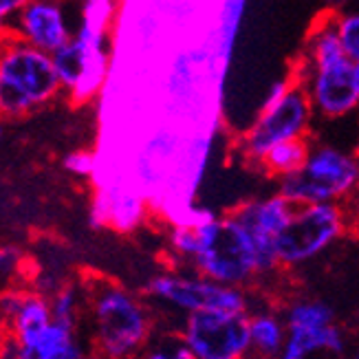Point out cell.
Instances as JSON below:
<instances>
[{
    "mask_svg": "<svg viewBox=\"0 0 359 359\" xmlns=\"http://www.w3.org/2000/svg\"><path fill=\"white\" fill-rule=\"evenodd\" d=\"M287 329H318L335 324V313L329 302L320 298H295L285 306Z\"/></svg>",
    "mask_w": 359,
    "mask_h": 359,
    "instance_id": "cell-18",
    "label": "cell"
},
{
    "mask_svg": "<svg viewBox=\"0 0 359 359\" xmlns=\"http://www.w3.org/2000/svg\"><path fill=\"white\" fill-rule=\"evenodd\" d=\"M5 359H93V351L82 326L53 320L34 335H7Z\"/></svg>",
    "mask_w": 359,
    "mask_h": 359,
    "instance_id": "cell-13",
    "label": "cell"
},
{
    "mask_svg": "<svg viewBox=\"0 0 359 359\" xmlns=\"http://www.w3.org/2000/svg\"><path fill=\"white\" fill-rule=\"evenodd\" d=\"M249 344L254 359H278L283 353L289 329L283 311L276 309H254L247 313Z\"/></svg>",
    "mask_w": 359,
    "mask_h": 359,
    "instance_id": "cell-16",
    "label": "cell"
},
{
    "mask_svg": "<svg viewBox=\"0 0 359 359\" xmlns=\"http://www.w3.org/2000/svg\"><path fill=\"white\" fill-rule=\"evenodd\" d=\"M84 285V335L93 359H139L157 337L154 306L115 280L93 278Z\"/></svg>",
    "mask_w": 359,
    "mask_h": 359,
    "instance_id": "cell-3",
    "label": "cell"
},
{
    "mask_svg": "<svg viewBox=\"0 0 359 359\" xmlns=\"http://www.w3.org/2000/svg\"><path fill=\"white\" fill-rule=\"evenodd\" d=\"M293 210H295L293 203H289L280 192L249 198L231 210L233 218H236V221L249 231V236L254 238L258 252L262 256L264 269H267V276L280 269L276 245H278L280 233L289 225Z\"/></svg>",
    "mask_w": 359,
    "mask_h": 359,
    "instance_id": "cell-11",
    "label": "cell"
},
{
    "mask_svg": "<svg viewBox=\"0 0 359 359\" xmlns=\"http://www.w3.org/2000/svg\"><path fill=\"white\" fill-rule=\"evenodd\" d=\"M148 302L170 311L183 320L196 313H249L252 298L245 289L225 287L221 283L190 269H165L154 273L144 289Z\"/></svg>",
    "mask_w": 359,
    "mask_h": 359,
    "instance_id": "cell-7",
    "label": "cell"
},
{
    "mask_svg": "<svg viewBox=\"0 0 359 359\" xmlns=\"http://www.w3.org/2000/svg\"><path fill=\"white\" fill-rule=\"evenodd\" d=\"M311 142H313V139H295V142L276 146L267 157L262 159L260 170L264 175L273 177L276 181L285 179L289 175H295L309 157Z\"/></svg>",
    "mask_w": 359,
    "mask_h": 359,
    "instance_id": "cell-17",
    "label": "cell"
},
{
    "mask_svg": "<svg viewBox=\"0 0 359 359\" xmlns=\"http://www.w3.org/2000/svg\"><path fill=\"white\" fill-rule=\"evenodd\" d=\"M65 170H69L73 177H90L93 170H95V157L86 150L69 152L65 157Z\"/></svg>",
    "mask_w": 359,
    "mask_h": 359,
    "instance_id": "cell-23",
    "label": "cell"
},
{
    "mask_svg": "<svg viewBox=\"0 0 359 359\" xmlns=\"http://www.w3.org/2000/svg\"><path fill=\"white\" fill-rule=\"evenodd\" d=\"M316 123L313 106L304 88L289 77L271 86L258 115L241 133L238 152L247 163L260 168L262 159L276 146L295 142V139H311Z\"/></svg>",
    "mask_w": 359,
    "mask_h": 359,
    "instance_id": "cell-5",
    "label": "cell"
},
{
    "mask_svg": "<svg viewBox=\"0 0 359 359\" xmlns=\"http://www.w3.org/2000/svg\"><path fill=\"white\" fill-rule=\"evenodd\" d=\"M29 278V256L25 254V249L11 243L0 245V293L27 287Z\"/></svg>",
    "mask_w": 359,
    "mask_h": 359,
    "instance_id": "cell-20",
    "label": "cell"
},
{
    "mask_svg": "<svg viewBox=\"0 0 359 359\" xmlns=\"http://www.w3.org/2000/svg\"><path fill=\"white\" fill-rule=\"evenodd\" d=\"M146 201L130 185H111L95 203V218L119 231H130L144 223Z\"/></svg>",
    "mask_w": 359,
    "mask_h": 359,
    "instance_id": "cell-15",
    "label": "cell"
},
{
    "mask_svg": "<svg viewBox=\"0 0 359 359\" xmlns=\"http://www.w3.org/2000/svg\"><path fill=\"white\" fill-rule=\"evenodd\" d=\"M335 3V7H339V5H346V3H351V0H333Z\"/></svg>",
    "mask_w": 359,
    "mask_h": 359,
    "instance_id": "cell-28",
    "label": "cell"
},
{
    "mask_svg": "<svg viewBox=\"0 0 359 359\" xmlns=\"http://www.w3.org/2000/svg\"><path fill=\"white\" fill-rule=\"evenodd\" d=\"M331 18L346 55L359 67V0H351L331 11Z\"/></svg>",
    "mask_w": 359,
    "mask_h": 359,
    "instance_id": "cell-21",
    "label": "cell"
},
{
    "mask_svg": "<svg viewBox=\"0 0 359 359\" xmlns=\"http://www.w3.org/2000/svg\"><path fill=\"white\" fill-rule=\"evenodd\" d=\"M5 348H7V331L0 326V359H5Z\"/></svg>",
    "mask_w": 359,
    "mask_h": 359,
    "instance_id": "cell-25",
    "label": "cell"
},
{
    "mask_svg": "<svg viewBox=\"0 0 359 359\" xmlns=\"http://www.w3.org/2000/svg\"><path fill=\"white\" fill-rule=\"evenodd\" d=\"M77 27L71 22L69 0H31L11 25L9 36L53 55L71 42Z\"/></svg>",
    "mask_w": 359,
    "mask_h": 359,
    "instance_id": "cell-12",
    "label": "cell"
},
{
    "mask_svg": "<svg viewBox=\"0 0 359 359\" xmlns=\"http://www.w3.org/2000/svg\"><path fill=\"white\" fill-rule=\"evenodd\" d=\"M62 93L53 55L13 36L0 38V117L25 119Z\"/></svg>",
    "mask_w": 359,
    "mask_h": 359,
    "instance_id": "cell-4",
    "label": "cell"
},
{
    "mask_svg": "<svg viewBox=\"0 0 359 359\" xmlns=\"http://www.w3.org/2000/svg\"><path fill=\"white\" fill-rule=\"evenodd\" d=\"M3 137H5V119L0 117V139H3Z\"/></svg>",
    "mask_w": 359,
    "mask_h": 359,
    "instance_id": "cell-27",
    "label": "cell"
},
{
    "mask_svg": "<svg viewBox=\"0 0 359 359\" xmlns=\"http://www.w3.org/2000/svg\"><path fill=\"white\" fill-rule=\"evenodd\" d=\"M168 249L177 267L196 271L225 287L247 291L260 278H267L254 238L231 212L192 210L175 221Z\"/></svg>",
    "mask_w": 359,
    "mask_h": 359,
    "instance_id": "cell-1",
    "label": "cell"
},
{
    "mask_svg": "<svg viewBox=\"0 0 359 359\" xmlns=\"http://www.w3.org/2000/svg\"><path fill=\"white\" fill-rule=\"evenodd\" d=\"M348 359H359V341L353 346V351H351V357Z\"/></svg>",
    "mask_w": 359,
    "mask_h": 359,
    "instance_id": "cell-26",
    "label": "cell"
},
{
    "mask_svg": "<svg viewBox=\"0 0 359 359\" xmlns=\"http://www.w3.org/2000/svg\"><path fill=\"white\" fill-rule=\"evenodd\" d=\"M139 359H194L185 348L179 333L159 335L150 341V346L139 355Z\"/></svg>",
    "mask_w": 359,
    "mask_h": 359,
    "instance_id": "cell-22",
    "label": "cell"
},
{
    "mask_svg": "<svg viewBox=\"0 0 359 359\" xmlns=\"http://www.w3.org/2000/svg\"><path fill=\"white\" fill-rule=\"evenodd\" d=\"M51 313L53 320L65 322L71 326L84 324V311H86V285L73 283L69 280L67 285H62L55 293L49 295Z\"/></svg>",
    "mask_w": 359,
    "mask_h": 359,
    "instance_id": "cell-19",
    "label": "cell"
},
{
    "mask_svg": "<svg viewBox=\"0 0 359 359\" xmlns=\"http://www.w3.org/2000/svg\"><path fill=\"white\" fill-rule=\"evenodd\" d=\"M346 331L337 322L329 326H318V329H289L287 344L278 359L339 357L346 353Z\"/></svg>",
    "mask_w": 359,
    "mask_h": 359,
    "instance_id": "cell-14",
    "label": "cell"
},
{
    "mask_svg": "<svg viewBox=\"0 0 359 359\" xmlns=\"http://www.w3.org/2000/svg\"><path fill=\"white\" fill-rule=\"evenodd\" d=\"M295 208L320 203H346L359 192V152L324 139L311 142L309 157L295 175L276 181Z\"/></svg>",
    "mask_w": 359,
    "mask_h": 359,
    "instance_id": "cell-6",
    "label": "cell"
},
{
    "mask_svg": "<svg viewBox=\"0 0 359 359\" xmlns=\"http://www.w3.org/2000/svg\"><path fill=\"white\" fill-rule=\"evenodd\" d=\"M53 65L65 95L73 104H86L100 95L111 67L108 27L80 18L75 36L53 53Z\"/></svg>",
    "mask_w": 359,
    "mask_h": 359,
    "instance_id": "cell-9",
    "label": "cell"
},
{
    "mask_svg": "<svg viewBox=\"0 0 359 359\" xmlns=\"http://www.w3.org/2000/svg\"><path fill=\"white\" fill-rule=\"evenodd\" d=\"M348 227L351 212L339 203L295 208L276 245L280 269H300L320 260L346 236Z\"/></svg>",
    "mask_w": 359,
    "mask_h": 359,
    "instance_id": "cell-8",
    "label": "cell"
},
{
    "mask_svg": "<svg viewBox=\"0 0 359 359\" xmlns=\"http://www.w3.org/2000/svg\"><path fill=\"white\" fill-rule=\"evenodd\" d=\"M291 77L304 88L320 123L359 115V67L341 46L331 11L311 27Z\"/></svg>",
    "mask_w": 359,
    "mask_h": 359,
    "instance_id": "cell-2",
    "label": "cell"
},
{
    "mask_svg": "<svg viewBox=\"0 0 359 359\" xmlns=\"http://www.w3.org/2000/svg\"><path fill=\"white\" fill-rule=\"evenodd\" d=\"M177 333L194 359H254L247 313H196L181 320Z\"/></svg>",
    "mask_w": 359,
    "mask_h": 359,
    "instance_id": "cell-10",
    "label": "cell"
},
{
    "mask_svg": "<svg viewBox=\"0 0 359 359\" xmlns=\"http://www.w3.org/2000/svg\"><path fill=\"white\" fill-rule=\"evenodd\" d=\"M31 0H0V38L9 36L11 25Z\"/></svg>",
    "mask_w": 359,
    "mask_h": 359,
    "instance_id": "cell-24",
    "label": "cell"
}]
</instances>
